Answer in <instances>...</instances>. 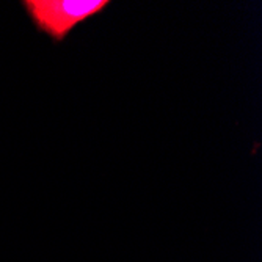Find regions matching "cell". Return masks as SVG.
Segmentation results:
<instances>
[{
  "instance_id": "obj_1",
  "label": "cell",
  "mask_w": 262,
  "mask_h": 262,
  "mask_svg": "<svg viewBox=\"0 0 262 262\" xmlns=\"http://www.w3.org/2000/svg\"><path fill=\"white\" fill-rule=\"evenodd\" d=\"M35 29L54 42H63L82 22L102 13L108 0H26L22 2Z\"/></svg>"
}]
</instances>
